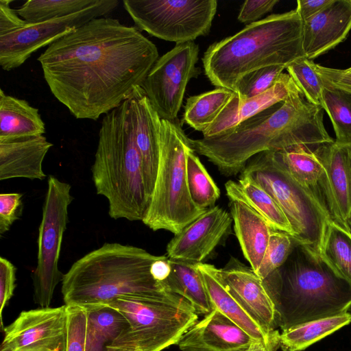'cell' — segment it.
<instances>
[{"label": "cell", "mask_w": 351, "mask_h": 351, "mask_svg": "<svg viewBox=\"0 0 351 351\" xmlns=\"http://www.w3.org/2000/svg\"><path fill=\"white\" fill-rule=\"evenodd\" d=\"M158 58L136 27L102 16L52 43L38 60L57 100L76 119L95 121L141 86Z\"/></svg>", "instance_id": "6da1fadb"}, {"label": "cell", "mask_w": 351, "mask_h": 351, "mask_svg": "<svg viewBox=\"0 0 351 351\" xmlns=\"http://www.w3.org/2000/svg\"><path fill=\"white\" fill-rule=\"evenodd\" d=\"M322 108L300 91L210 138H190L193 150L208 158L226 176L241 173L254 156L295 146L311 149L335 140L326 131Z\"/></svg>", "instance_id": "7a4b0ae2"}, {"label": "cell", "mask_w": 351, "mask_h": 351, "mask_svg": "<svg viewBox=\"0 0 351 351\" xmlns=\"http://www.w3.org/2000/svg\"><path fill=\"white\" fill-rule=\"evenodd\" d=\"M158 257L138 247L104 243L77 260L64 274L65 305L87 308L108 305L121 297L185 301L152 276L151 266Z\"/></svg>", "instance_id": "3957f363"}, {"label": "cell", "mask_w": 351, "mask_h": 351, "mask_svg": "<svg viewBox=\"0 0 351 351\" xmlns=\"http://www.w3.org/2000/svg\"><path fill=\"white\" fill-rule=\"evenodd\" d=\"M263 282L282 331L351 308V286L322 256L295 239L285 263Z\"/></svg>", "instance_id": "277c9868"}, {"label": "cell", "mask_w": 351, "mask_h": 351, "mask_svg": "<svg viewBox=\"0 0 351 351\" xmlns=\"http://www.w3.org/2000/svg\"><path fill=\"white\" fill-rule=\"evenodd\" d=\"M302 33L295 9L271 14L211 44L202 58L204 73L216 87L234 92L244 75L269 66L287 67L304 56Z\"/></svg>", "instance_id": "5b68a950"}, {"label": "cell", "mask_w": 351, "mask_h": 351, "mask_svg": "<svg viewBox=\"0 0 351 351\" xmlns=\"http://www.w3.org/2000/svg\"><path fill=\"white\" fill-rule=\"evenodd\" d=\"M91 172L97 193L108 202L111 218L143 220L150 199L135 138L130 97L104 115Z\"/></svg>", "instance_id": "8992f818"}, {"label": "cell", "mask_w": 351, "mask_h": 351, "mask_svg": "<svg viewBox=\"0 0 351 351\" xmlns=\"http://www.w3.org/2000/svg\"><path fill=\"white\" fill-rule=\"evenodd\" d=\"M190 148V138L180 121L161 119L158 173L142 221L154 231L165 230L177 234L205 211L193 203L188 189L186 153Z\"/></svg>", "instance_id": "52a82bcc"}, {"label": "cell", "mask_w": 351, "mask_h": 351, "mask_svg": "<svg viewBox=\"0 0 351 351\" xmlns=\"http://www.w3.org/2000/svg\"><path fill=\"white\" fill-rule=\"evenodd\" d=\"M240 176L261 186L278 204L293 230V238L321 256L330 223L313 197L290 175L278 152L266 151L251 158Z\"/></svg>", "instance_id": "ba28073f"}, {"label": "cell", "mask_w": 351, "mask_h": 351, "mask_svg": "<svg viewBox=\"0 0 351 351\" xmlns=\"http://www.w3.org/2000/svg\"><path fill=\"white\" fill-rule=\"evenodd\" d=\"M108 306L120 312L128 326L106 349L162 351L177 344L198 318L186 300L121 297Z\"/></svg>", "instance_id": "9c48e42d"}, {"label": "cell", "mask_w": 351, "mask_h": 351, "mask_svg": "<svg viewBox=\"0 0 351 351\" xmlns=\"http://www.w3.org/2000/svg\"><path fill=\"white\" fill-rule=\"evenodd\" d=\"M123 4L138 29L176 44L208 35L217 9L216 0H124Z\"/></svg>", "instance_id": "30bf717a"}, {"label": "cell", "mask_w": 351, "mask_h": 351, "mask_svg": "<svg viewBox=\"0 0 351 351\" xmlns=\"http://www.w3.org/2000/svg\"><path fill=\"white\" fill-rule=\"evenodd\" d=\"M69 184L49 176L38 228L37 265L32 272L34 300L40 308L50 307L56 287L64 274L58 268L62 242L73 200Z\"/></svg>", "instance_id": "8fae6325"}, {"label": "cell", "mask_w": 351, "mask_h": 351, "mask_svg": "<svg viewBox=\"0 0 351 351\" xmlns=\"http://www.w3.org/2000/svg\"><path fill=\"white\" fill-rule=\"evenodd\" d=\"M199 47L194 41L178 43L158 58L141 85L160 119L179 121L186 86L199 72L196 67Z\"/></svg>", "instance_id": "7c38bea8"}, {"label": "cell", "mask_w": 351, "mask_h": 351, "mask_svg": "<svg viewBox=\"0 0 351 351\" xmlns=\"http://www.w3.org/2000/svg\"><path fill=\"white\" fill-rule=\"evenodd\" d=\"M118 4L117 0H99L75 14L40 23H27L0 35V66L7 71L19 67L39 49L50 45L94 19L105 16Z\"/></svg>", "instance_id": "4fadbf2b"}, {"label": "cell", "mask_w": 351, "mask_h": 351, "mask_svg": "<svg viewBox=\"0 0 351 351\" xmlns=\"http://www.w3.org/2000/svg\"><path fill=\"white\" fill-rule=\"evenodd\" d=\"M66 320L65 304L23 311L3 328L0 351H65Z\"/></svg>", "instance_id": "5bb4252c"}, {"label": "cell", "mask_w": 351, "mask_h": 351, "mask_svg": "<svg viewBox=\"0 0 351 351\" xmlns=\"http://www.w3.org/2000/svg\"><path fill=\"white\" fill-rule=\"evenodd\" d=\"M232 219L224 208L215 206L175 234L167 245L170 259L203 263L229 232Z\"/></svg>", "instance_id": "9a60e30c"}, {"label": "cell", "mask_w": 351, "mask_h": 351, "mask_svg": "<svg viewBox=\"0 0 351 351\" xmlns=\"http://www.w3.org/2000/svg\"><path fill=\"white\" fill-rule=\"evenodd\" d=\"M218 272L230 293L258 325L267 334L280 336L274 304L263 280L252 268L231 256Z\"/></svg>", "instance_id": "2e32d148"}, {"label": "cell", "mask_w": 351, "mask_h": 351, "mask_svg": "<svg viewBox=\"0 0 351 351\" xmlns=\"http://www.w3.org/2000/svg\"><path fill=\"white\" fill-rule=\"evenodd\" d=\"M315 149L299 145L278 152L285 169L313 197L328 221L346 230L327 171Z\"/></svg>", "instance_id": "e0dca14e"}, {"label": "cell", "mask_w": 351, "mask_h": 351, "mask_svg": "<svg viewBox=\"0 0 351 351\" xmlns=\"http://www.w3.org/2000/svg\"><path fill=\"white\" fill-rule=\"evenodd\" d=\"M256 340L213 309L197 321L177 345L181 351H246Z\"/></svg>", "instance_id": "ac0fdd59"}, {"label": "cell", "mask_w": 351, "mask_h": 351, "mask_svg": "<svg viewBox=\"0 0 351 351\" xmlns=\"http://www.w3.org/2000/svg\"><path fill=\"white\" fill-rule=\"evenodd\" d=\"M351 30V0H332L320 12L303 21L302 47L308 60L342 43Z\"/></svg>", "instance_id": "d6986e66"}, {"label": "cell", "mask_w": 351, "mask_h": 351, "mask_svg": "<svg viewBox=\"0 0 351 351\" xmlns=\"http://www.w3.org/2000/svg\"><path fill=\"white\" fill-rule=\"evenodd\" d=\"M130 99L135 138L141 157L145 186L151 202L160 159L161 119L141 86L134 90Z\"/></svg>", "instance_id": "ffe728a7"}, {"label": "cell", "mask_w": 351, "mask_h": 351, "mask_svg": "<svg viewBox=\"0 0 351 351\" xmlns=\"http://www.w3.org/2000/svg\"><path fill=\"white\" fill-rule=\"evenodd\" d=\"M298 91L300 90L289 75L282 73L271 88L259 95L240 100L236 93L213 124L202 133L203 138L219 136L243 121L284 101Z\"/></svg>", "instance_id": "44dd1931"}, {"label": "cell", "mask_w": 351, "mask_h": 351, "mask_svg": "<svg viewBox=\"0 0 351 351\" xmlns=\"http://www.w3.org/2000/svg\"><path fill=\"white\" fill-rule=\"evenodd\" d=\"M197 267L202 276L213 308L233 322L252 339L263 342L267 351H277L280 348V336L267 334L242 308L222 282L219 268L206 263H197Z\"/></svg>", "instance_id": "7402d4cb"}, {"label": "cell", "mask_w": 351, "mask_h": 351, "mask_svg": "<svg viewBox=\"0 0 351 351\" xmlns=\"http://www.w3.org/2000/svg\"><path fill=\"white\" fill-rule=\"evenodd\" d=\"M52 146L44 136L0 142V180H44L43 162Z\"/></svg>", "instance_id": "603a6c76"}, {"label": "cell", "mask_w": 351, "mask_h": 351, "mask_svg": "<svg viewBox=\"0 0 351 351\" xmlns=\"http://www.w3.org/2000/svg\"><path fill=\"white\" fill-rule=\"evenodd\" d=\"M230 213L243 254L257 273L266 252L272 228L245 203L230 200Z\"/></svg>", "instance_id": "cb8c5ba5"}, {"label": "cell", "mask_w": 351, "mask_h": 351, "mask_svg": "<svg viewBox=\"0 0 351 351\" xmlns=\"http://www.w3.org/2000/svg\"><path fill=\"white\" fill-rule=\"evenodd\" d=\"M315 150L327 171L340 216L346 228L351 212V143L334 141Z\"/></svg>", "instance_id": "d4e9b609"}, {"label": "cell", "mask_w": 351, "mask_h": 351, "mask_svg": "<svg viewBox=\"0 0 351 351\" xmlns=\"http://www.w3.org/2000/svg\"><path fill=\"white\" fill-rule=\"evenodd\" d=\"M45 125L38 109L0 89V142L43 136Z\"/></svg>", "instance_id": "484cf974"}, {"label": "cell", "mask_w": 351, "mask_h": 351, "mask_svg": "<svg viewBox=\"0 0 351 351\" xmlns=\"http://www.w3.org/2000/svg\"><path fill=\"white\" fill-rule=\"evenodd\" d=\"M225 189L230 200L245 203L258 213L273 230L293 237L291 225L278 204L251 178L240 176L237 182L230 180L225 184Z\"/></svg>", "instance_id": "4316f807"}, {"label": "cell", "mask_w": 351, "mask_h": 351, "mask_svg": "<svg viewBox=\"0 0 351 351\" xmlns=\"http://www.w3.org/2000/svg\"><path fill=\"white\" fill-rule=\"evenodd\" d=\"M169 259L171 272L164 282L167 290L185 299L197 314L210 313L214 308L197 263Z\"/></svg>", "instance_id": "83f0119b"}, {"label": "cell", "mask_w": 351, "mask_h": 351, "mask_svg": "<svg viewBox=\"0 0 351 351\" xmlns=\"http://www.w3.org/2000/svg\"><path fill=\"white\" fill-rule=\"evenodd\" d=\"M351 323V313L306 322L282 330L280 348L282 351H302L314 343Z\"/></svg>", "instance_id": "f1b7e54d"}, {"label": "cell", "mask_w": 351, "mask_h": 351, "mask_svg": "<svg viewBox=\"0 0 351 351\" xmlns=\"http://www.w3.org/2000/svg\"><path fill=\"white\" fill-rule=\"evenodd\" d=\"M86 309L88 317L86 351H105L128 327V323L120 312L108 305Z\"/></svg>", "instance_id": "f546056e"}, {"label": "cell", "mask_w": 351, "mask_h": 351, "mask_svg": "<svg viewBox=\"0 0 351 351\" xmlns=\"http://www.w3.org/2000/svg\"><path fill=\"white\" fill-rule=\"evenodd\" d=\"M235 94L229 89L217 88L189 97L184 106L183 121L203 133L213 124Z\"/></svg>", "instance_id": "4dcf8cb0"}, {"label": "cell", "mask_w": 351, "mask_h": 351, "mask_svg": "<svg viewBox=\"0 0 351 351\" xmlns=\"http://www.w3.org/2000/svg\"><path fill=\"white\" fill-rule=\"evenodd\" d=\"M321 256L336 274L351 286V234L335 223H328Z\"/></svg>", "instance_id": "1f68e13d"}, {"label": "cell", "mask_w": 351, "mask_h": 351, "mask_svg": "<svg viewBox=\"0 0 351 351\" xmlns=\"http://www.w3.org/2000/svg\"><path fill=\"white\" fill-rule=\"evenodd\" d=\"M186 177L193 203L203 210L214 207L220 190L192 147L186 153Z\"/></svg>", "instance_id": "d6a6232c"}, {"label": "cell", "mask_w": 351, "mask_h": 351, "mask_svg": "<svg viewBox=\"0 0 351 351\" xmlns=\"http://www.w3.org/2000/svg\"><path fill=\"white\" fill-rule=\"evenodd\" d=\"M99 0H29L16 10L26 22L36 23L64 17L90 7Z\"/></svg>", "instance_id": "836d02e7"}, {"label": "cell", "mask_w": 351, "mask_h": 351, "mask_svg": "<svg viewBox=\"0 0 351 351\" xmlns=\"http://www.w3.org/2000/svg\"><path fill=\"white\" fill-rule=\"evenodd\" d=\"M323 84L321 106L331 121L335 141L351 143V93Z\"/></svg>", "instance_id": "e575fe53"}, {"label": "cell", "mask_w": 351, "mask_h": 351, "mask_svg": "<svg viewBox=\"0 0 351 351\" xmlns=\"http://www.w3.org/2000/svg\"><path fill=\"white\" fill-rule=\"evenodd\" d=\"M313 63L303 56L290 63L286 69L305 99L312 104L321 106L324 84Z\"/></svg>", "instance_id": "d590c367"}, {"label": "cell", "mask_w": 351, "mask_h": 351, "mask_svg": "<svg viewBox=\"0 0 351 351\" xmlns=\"http://www.w3.org/2000/svg\"><path fill=\"white\" fill-rule=\"evenodd\" d=\"M284 69V66H269L248 73L238 80L234 93L240 100L259 95L275 84Z\"/></svg>", "instance_id": "8d00e7d4"}, {"label": "cell", "mask_w": 351, "mask_h": 351, "mask_svg": "<svg viewBox=\"0 0 351 351\" xmlns=\"http://www.w3.org/2000/svg\"><path fill=\"white\" fill-rule=\"evenodd\" d=\"M294 245L293 238L287 233L272 230L264 257L256 274L263 280L282 265Z\"/></svg>", "instance_id": "74e56055"}, {"label": "cell", "mask_w": 351, "mask_h": 351, "mask_svg": "<svg viewBox=\"0 0 351 351\" xmlns=\"http://www.w3.org/2000/svg\"><path fill=\"white\" fill-rule=\"evenodd\" d=\"M66 311L65 351H86L87 311L78 306H66Z\"/></svg>", "instance_id": "f35d334b"}, {"label": "cell", "mask_w": 351, "mask_h": 351, "mask_svg": "<svg viewBox=\"0 0 351 351\" xmlns=\"http://www.w3.org/2000/svg\"><path fill=\"white\" fill-rule=\"evenodd\" d=\"M23 195L19 193L0 194V234L8 232L19 219L22 210Z\"/></svg>", "instance_id": "ab89813d"}, {"label": "cell", "mask_w": 351, "mask_h": 351, "mask_svg": "<svg viewBox=\"0 0 351 351\" xmlns=\"http://www.w3.org/2000/svg\"><path fill=\"white\" fill-rule=\"evenodd\" d=\"M16 267L7 258L0 257V325L3 330V311L16 288Z\"/></svg>", "instance_id": "60d3db41"}, {"label": "cell", "mask_w": 351, "mask_h": 351, "mask_svg": "<svg viewBox=\"0 0 351 351\" xmlns=\"http://www.w3.org/2000/svg\"><path fill=\"white\" fill-rule=\"evenodd\" d=\"M313 67L323 83L351 93V71L313 63Z\"/></svg>", "instance_id": "b9f144b4"}, {"label": "cell", "mask_w": 351, "mask_h": 351, "mask_svg": "<svg viewBox=\"0 0 351 351\" xmlns=\"http://www.w3.org/2000/svg\"><path fill=\"white\" fill-rule=\"evenodd\" d=\"M278 0H247L240 10L238 20L241 23L251 24L264 14L271 12Z\"/></svg>", "instance_id": "7bdbcfd3"}, {"label": "cell", "mask_w": 351, "mask_h": 351, "mask_svg": "<svg viewBox=\"0 0 351 351\" xmlns=\"http://www.w3.org/2000/svg\"><path fill=\"white\" fill-rule=\"evenodd\" d=\"M10 0H0V35L15 30L27 23L10 7Z\"/></svg>", "instance_id": "ee69618b"}, {"label": "cell", "mask_w": 351, "mask_h": 351, "mask_svg": "<svg viewBox=\"0 0 351 351\" xmlns=\"http://www.w3.org/2000/svg\"><path fill=\"white\" fill-rule=\"evenodd\" d=\"M332 0H298L295 10L302 21H305L320 12Z\"/></svg>", "instance_id": "f6af8a7d"}, {"label": "cell", "mask_w": 351, "mask_h": 351, "mask_svg": "<svg viewBox=\"0 0 351 351\" xmlns=\"http://www.w3.org/2000/svg\"><path fill=\"white\" fill-rule=\"evenodd\" d=\"M150 271L155 280L164 284L171 272L169 258L167 256H159L152 264Z\"/></svg>", "instance_id": "bcb514c9"}, {"label": "cell", "mask_w": 351, "mask_h": 351, "mask_svg": "<svg viewBox=\"0 0 351 351\" xmlns=\"http://www.w3.org/2000/svg\"><path fill=\"white\" fill-rule=\"evenodd\" d=\"M246 351H267L265 345L258 341H254Z\"/></svg>", "instance_id": "7dc6e473"}, {"label": "cell", "mask_w": 351, "mask_h": 351, "mask_svg": "<svg viewBox=\"0 0 351 351\" xmlns=\"http://www.w3.org/2000/svg\"><path fill=\"white\" fill-rule=\"evenodd\" d=\"M346 228H347V232L351 234V212H350L349 218L346 222Z\"/></svg>", "instance_id": "c3c4849f"}, {"label": "cell", "mask_w": 351, "mask_h": 351, "mask_svg": "<svg viewBox=\"0 0 351 351\" xmlns=\"http://www.w3.org/2000/svg\"><path fill=\"white\" fill-rule=\"evenodd\" d=\"M105 351H136V350H124V349H106Z\"/></svg>", "instance_id": "681fc988"}, {"label": "cell", "mask_w": 351, "mask_h": 351, "mask_svg": "<svg viewBox=\"0 0 351 351\" xmlns=\"http://www.w3.org/2000/svg\"><path fill=\"white\" fill-rule=\"evenodd\" d=\"M42 351H56V350H42Z\"/></svg>", "instance_id": "f907efd6"}, {"label": "cell", "mask_w": 351, "mask_h": 351, "mask_svg": "<svg viewBox=\"0 0 351 351\" xmlns=\"http://www.w3.org/2000/svg\"><path fill=\"white\" fill-rule=\"evenodd\" d=\"M348 69L351 71V66L349 67Z\"/></svg>", "instance_id": "816d5d0a"}]
</instances>
